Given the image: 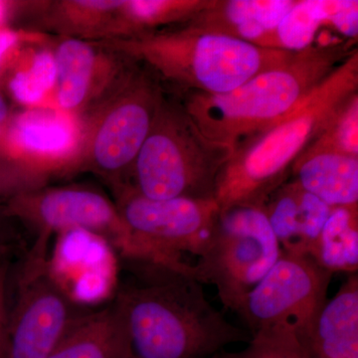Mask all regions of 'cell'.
<instances>
[{
    "mask_svg": "<svg viewBox=\"0 0 358 358\" xmlns=\"http://www.w3.org/2000/svg\"><path fill=\"white\" fill-rule=\"evenodd\" d=\"M122 263L124 275L112 306L128 358H213L251 338L211 305L190 273L141 261Z\"/></svg>",
    "mask_w": 358,
    "mask_h": 358,
    "instance_id": "6da1fadb",
    "label": "cell"
},
{
    "mask_svg": "<svg viewBox=\"0 0 358 358\" xmlns=\"http://www.w3.org/2000/svg\"><path fill=\"white\" fill-rule=\"evenodd\" d=\"M348 51L339 44L294 52L233 91L186 92L180 103L205 138L236 152L293 114L353 52Z\"/></svg>",
    "mask_w": 358,
    "mask_h": 358,
    "instance_id": "7a4b0ae2",
    "label": "cell"
},
{
    "mask_svg": "<svg viewBox=\"0 0 358 358\" xmlns=\"http://www.w3.org/2000/svg\"><path fill=\"white\" fill-rule=\"evenodd\" d=\"M357 88L358 53L353 51L293 114L234 152L216 181L219 210L263 207L288 180L296 159L357 95Z\"/></svg>",
    "mask_w": 358,
    "mask_h": 358,
    "instance_id": "3957f363",
    "label": "cell"
},
{
    "mask_svg": "<svg viewBox=\"0 0 358 358\" xmlns=\"http://www.w3.org/2000/svg\"><path fill=\"white\" fill-rule=\"evenodd\" d=\"M99 44L147 66L152 74L185 92L225 94L282 64L294 52L264 48L183 24Z\"/></svg>",
    "mask_w": 358,
    "mask_h": 358,
    "instance_id": "277c9868",
    "label": "cell"
},
{
    "mask_svg": "<svg viewBox=\"0 0 358 358\" xmlns=\"http://www.w3.org/2000/svg\"><path fill=\"white\" fill-rule=\"evenodd\" d=\"M233 154L205 138L180 103L164 98L127 186L152 199H215L219 173Z\"/></svg>",
    "mask_w": 358,
    "mask_h": 358,
    "instance_id": "5b68a950",
    "label": "cell"
},
{
    "mask_svg": "<svg viewBox=\"0 0 358 358\" xmlns=\"http://www.w3.org/2000/svg\"><path fill=\"white\" fill-rule=\"evenodd\" d=\"M164 98L150 71L129 68L82 127L75 164L107 179L114 189L124 185Z\"/></svg>",
    "mask_w": 358,
    "mask_h": 358,
    "instance_id": "8992f818",
    "label": "cell"
},
{
    "mask_svg": "<svg viewBox=\"0 0 358 358\" xmlns=\"http://www.w3.org/2000/svg\"><path fill=\"white\" fill-rule=\"evenodd\" d=\"M49 243L35 238L9 271L6 358L48 357L75 320L88 312L52 272Z\"/></svg>",
    "mask_w": 358,
    "mask_h": 358,
    "instance_id": "52a82bcc",
    "label": "cell"
},
{
    "mask_svg": "<svg viewBox=\"0 0 358 358\" xmlns=\"http://www.w3.org/2000/svg\"><path fill=\"white\" fill-rule=\"evenodd\" d=\"M282 253L263 207H231L219 211L192 275L213 285L224 307L235 313Z\"/></svg>",
    "mask_w": 358,
    "mask_h": 358,
    "instance_id": "ba28073f",
    "label": "cell"
},
{
    "mask_svg": "<svg viewBox=\"0 0 358 358\" xmlns=\"http://www.w3.org/2000/svg\"><path fill=\"white\" fill-rule=\"evenodd\" d=\"M1 202L36 237L50 239L54 233L83 231L110 245L122 261L147 259L143 245L122 220L115 204L95 189L39 187Z\"/></svg>",
    "mask_w": 358,
    "mask_h": 358,
    "instance_id": "9c48e42d",
    "label": "cell"
},
{
    "mask_svg": "<svg viewBox=\"0 0 358 358\" xmlns=\"http://www.w3.org/2000/svg\"><path fill=\"white\" fill-rule=\"evenodd\" d=\"M114 190L122 220L150 262L192 274V265L183 255L197 258L204 249L220 211L215 199H152L127 185Z\"/></svg>",
    "mask_w": 358,
    "mask_h": 358,
    "instance_id": "30bf717a",
    "label": "cell"
},
{
    "mask_svg": "<svg viewBox=\"0 0 358 358\" xmlns=\"http://www.w3.org/2000/svg\"><path fill=\"white\" fill-rule=\"evenodd\" d=\"M331 278L333 274L310 256L282 253L235 313L248 327L250 336L263 329L289 327L307 348L313 327L326 305Z\"/></svg>",
    "mask_w": 358,
    "mask_h": 358,
    "instance_id": "8fae6325",
    "label": "cell"
},
{
    "mask_svg": "<svg viewBox=\"0 0 358 358\" xmlns=\"http://www.w3.org/2000/svg\"><path fill=\"white\" fill-rule=\"evenodd\" d=\"M53 53L56 103L59 110L73 115L98 105L131 68L120 61L121 54L90 40L66 37Z\"/></svg>",
    "mask_w": 358,
    "mask_h": 358,
    "instance_id": "7c38bea8",
    "label": "cell"
},
{
    "mask_svg": "<svg viewBox=\"0 0 358 358\" xmlns=\"http://www.w3.org/2000/svg\"><path fill=\"white\" fill-rule=\"evenodd\" d=\"M81 140V124L74 115L60 110L26 112L16 117L2 138L8 157L38 173L45 164H74Z\"/></svg>",
    "mask_w": 358,
    "mask_h": 358,
    "instance_id": "4fadbf2b",
    "label": "cell"
},
{
    "mask_svg": "<svg viewBox=\"0 0 358 358\" xmlns=\"http://www.w3.org/2000/svg\"><path fill=\"white\" fill-rule=\"evenodd\" d=\"M282 253L310 256L331 207L287 180L263 206Z\"/></svg>",
    "mask_w": 358,
    "mask_h": 358,
    "instance_id": "5bb4252c",
    "label": "cell"
},
{
    "mask_svg": "<svg viewBox=\"0 0 358 358\" xmlns=\"http://www.w3.org/2000/svg\"><path fill=\"white\" fill-rule=\"evenodd\" d=\"M294 0H210L185 25L268 48V40Z\"/></svg>",
    "mask_w": 358,
    "mask_h": 358,
    "instance_id": "9a60e30c",
    "label": "cell"
},
{
    "mask_svg": "<svg viewBox=\"0 0 358 358\" xmlns=\"http://www.w3.org/2000/svg\"><path fill=\"white\" fill-rule=\"evenodd\" d=\"M291 173L306 192L329 207L358 206V157L333 152H305Z\"/></svg>",
    "mask_w": 358,
    "mask_h": 358,
    "instance_id": "2e32d148",
    "label": "cell"
},
{
    "mask_svg": "<svg viewBox=\"0 0 358 358\" xmlns=\"http://www.w3.org/2000/svg\"><path fill=\"white\" fill-rule=\"evenodd\" d=\"M307 348L312 358H358L357 274H350L322 308Z\"/></svg>",
    "mask_w": 358,
    "mask_h": 358,
    "instance_id": "e0dca14e",
    "label": "cell"
},
{
    "mask_svg": "<svg viewBox=\"0 0 358 358\" xmlns=\"http://www.w3.org/2000/svg\"><path fill=\"white\" fill-rule=\"evenodd\" d=\"M47 358H128V346L112 303L75 320Z\"/></svg>",
    "mask_w": 358,
    "mask_h": 358,
    "instance_id": "ac0fdd59",
    "label": "cell"
},
{
    "mask_svg": "<svg viewBox=\"0 0 358 358\" xmlns=\"http://www.w3.org/2000/svg\"><path fill=\"white\" fill-rule=\"evenodd\" d=\"M209 1L210 0H124L101 40L127 38L157 31L162 26L185 24Z\"/></svg>",
    "mask_w": 358,
    "mask_h": 358,
    "instance_id": "d6986e66",
    "label": "cell"
},
{
    "mask_svg": "<svg viewBox=\"0 0 358 358\" xmlns=\"http://www.w3.org/2000/svg\"><path fill=\"white\" fill-rule=\"evenodd\" d=\"M358 206L334 207L310 257L327 272L357 274Z\"/></svg>",
    "mask_w": 358,
    "mask_h": 358,
    "instance_id": "ffe728a7",
    "label": "cell"
},
{
    "mask_svg": "<svg viewBox=\"0 0 358 358\" xmlns=\"http://www.w3.org/2000/svg\"><path fill=\"white\" fill-rule=\"evenodd\" d=\"M124 0H62L44 11L45 24L68 38H103Z\"/></svg>",
    "mask_w": 358,
    "mask_h": 358,
    "instance_id": "44dd1931",
    "label": "cell"
},
{
    "mask_svg": "<svg viewBox=\"0 0 358 358\" xmlns=\"http://www.w3.org/2000/svg\"><path fill=\"white\" fill-rule=\"evenodd\" d=\"M346 0H303L294 2L268 40V48L291 52L305 50L313 46L322 26L334 28L336 14ZM336 29V28H334Z\"/></svg>",
    "mask_w": 358,
    "mask_h": 358,
    "instance_id": "7402d4cb",
    "label": "cell"
},
{
    "mask_svg": "<svg viewBox=\"0 0 358 358\" xmlns=\"http://www.w3.org/2000/svg\"><path fill=\"white\" fill-rule=\"evenodd\" d=\"M57 82V66L54 53L41 51L24 70L17 71L9 81V91L18 103L37 106L43 102Z\"/></svg>",
    "mask_w": 358,
    "mask_h": 358,
    "instance_id": "603a6c76",
    "label": "cell"
},
{
    "mask_svg": "<svg viewBox=\"0 0 358 358\" xmlns=\"http://www.w3.org/2000/svg\"><path fill=\"white\" fill-rule=\"evenodd\" d=\"M247 343L240 352L223 350L213 358H312L298 333L289 327L263 329Z\"/></svg>",
    "mask_w": 358,
    "mask_h": 358,
    "instance_id": "cb8c5ba5",
    "label": "cell"
},
{
    "mask_svg": "<svg viewBox=\"0 0 358 358\" xmlns=\"http://www.w3.org/2000/svg\"><path fill=\"white\" fill-rule=\"evenodd\" d=\"M357 136L358 96L355 95L307 150L338 152L358 157Z\"/></svg>",
    "mask_w": 358,
    "mask_h": 358,
    "instance_id": "d4e9b609",
    "label": "cell"
},
{
    "mask_svg": "<svg viewBox=\"0 0 358 358\" xmlns=\"http://www.w3.org/2000/svg\"><path fill=\"white\" fill-rule=\"evenodd\" d=\"M44 176L8 157H0V199L41 187Z\"/></svg>",
    "mask_w": 358,
    "mask_h": 358,
    "instance_id": "484cf974",
    "label": "cell"
},
{
    "mask_svg": "<svg viewBox=\"0 0 358 358\" xmlns=\"http://www.w3.org/2000/svg\"><path fill=\"white\" fill-rule=\"evenodd\" d=\"M22 224L7 211L0 201V262L13 263L29 248L22 230Z\"/></svg>",
    "mask_w": 358,
    "mask_h": 358,
    "instance_id": "4316f807",
    "label": "cell"
},
{
    "mask_svg": "<svg viewBox=\"0 0 358 358\" xmlns=\"http://www.w3.org/2000/svg\"><path fill=\"white\" fill-rule=\"evenodd\" d=\"M10 262H0V358L7 355V287Z\"/></svg>",
    "mask_w": 358,
    "mask_h": 358,
    "instance_id": "83f0119b",
    "label": "cell"
},
{
    "mask_svg": "<svg viewBox=\"0 0 358 358\" xmlns=\"http://www.w3.org/2000/svg\"><path fill=\"white\" fill-rule=\"evenodd\" d=\"M20 33L8 29V28H0V70L3 64L4 58L8 52L20 41Z\"/></svg>",
    "mask_w": 358,
    "mask_h": 358,
    "instance_id": "f1b7e54d",
    "label": "cell"
},
{
    "mask_svg": "<svg viewBox=\"0 0 358 358\" xmlns=\"http://www.w3.org/2000/svg\"><path fill=\"white\" fill-rule=\"evenodd\" d=\"M8 107L1 93H0V127H3L8 120Z\"/></svg>",
    "mask_w": 358,
    "mask_h": 358,
    "instance_id": "f546056e",
    "label": "cell"
},
{
    "mask_svg": "<svg viewBox=\"0 0 358 358\" xmlns=\"http://www.w3.org/2000/svg\"><path fill=\"white\" fill-rule=\"evenodd\" d=\"M9 8H10L9 2L0 1V24L6 20L7 14L9 13Z\"/></svg>",
    "mask_w": 358,
    "mask_h": 358,
    "instance_id": "4dcf8cb0",
    "label": "cell"
},
{
    "mask_svg": "<svg viewBox=\"0 0 358 358\" xmlns=\"http://www.w3.org/2000/svg\"><path fill=\"white\" fill-rule=\"evenodd\" d=\"M3 127H0V141H2V138H3Z\"/></svg>",
    "mask_w": 358,
    "mask_h": 358,
    "instance_id": "1f68e13d",
    "label": "cell"
}]
</instances>
